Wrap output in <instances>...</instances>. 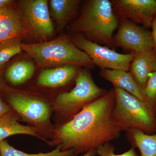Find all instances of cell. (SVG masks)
<instances>
[{
    "label": "cell",
    "instance_id": "52a82bcc",
    "mask_svg": "<svg viewBox=\"0 0 156 156\" xmlns=\"http://www.w3.org/2000/svg\"><path fill=\"white\" fill-rule=\"evenodd\" d=\"M79 49L84 51L92 59L95 66L101 69L122 70L129 72L135 54H122L108 47L87 40L80 34L70 38Z\"/></svg>",
    "mask_w": 156,
    "mask_h": 156
},
{
    "label": "cell",
    "instance_id": "83f0119b",
    "mask_svg": "<svg viewBox=\"0 0 156 156\" xmlns=\"http://www.w3.org/2000/svg\"><path fill=\"white\" fill-rule=\"evenodd\" d=\"M5 86V85L3 81L2 75L0 71V90H2Z\"/></svg>",
    "mask_w": 156,
    "mask_h": 156
},
{
    "label": "cell",
    "instance_id": "e0dca14e",
    "mask_svg": "<svg viewBox=\"0 0 156 156\" xmlns=\"http://www.w3.org/2000/svg\"><path fill=\"white\" fill-rule=\"evenodd\" d=\"M126 137L131 146L137 148L140 156H156V133L147 134L137 129L126 131Z\"/></svg>",
    "mask_w": 156,
    "mask_h": 156
},
{
    "label": "cell",
    "instance_id": "f1b7e54d",
    "mask_svg": "<svg viewBox=\"0 0 156 156\" xmlns=\"http://www.w3.org/2000/svg\"><path fill=\"white\" fill-rule=\"evenodd\" d=\"M154 112L155 115L156 117V104L153 107Z\"/></svg>",
    "mask_w": 156,
    "mask_h": 156
},
{
    "label": "cell",
    "instance_id": "4316f807",
    "mask_svg": "<svg viewBox=\"0 0 156 156\" xmlns=\"http://www.w3.org/2000/svg\"><path fill=\"white\" fill-rule=\"evenodd\" d=\"M97 155V152L95 151H90L83 154L82 156H95Z\"/></svg>",
    "mask_w": 156,
    "mask_h": 156
},
{
    "label": "cell",
    "instance_id": "ac0fdd59",
    "mask_svg": "<svg viewBox=\"0 0 156 156\" xmlns=\"http://www.w3.org/2000/svg\"><path fill=\"white\" fill-rule=\"evenodd\" d=\"M35 66L33 62L19 60L10 65L6 69L5 76L7 80L12 85L23 83L33 76Z\"/></svg>",
    "mask_w": 156,
    "mask_h": 156
},
{
    "label": "cell",
    "instance_id": "d6986e66",
    "mask_svg": "<svg viewBox=\"0 0 156 156\" xmlns=\"http://www.w3.org/2000/svg\"><path fill=\"white\" fill-rule=\"evenodd\" d=\"M71 151H62L58 147L50 152L28 154L16 149L5 140L0 143V156H71Z\"/></svg>",
    "mask_w": 156,
    "mask_h": 156
},
{
    "label": "cell",
    "instance_id": "4fadbf2b",
    "mask_svg": "<svg viewBox=\"0 0 156 156\" xmlns=\"http://www.w3.org/2000/svg\"><path fill=\"white\" fill-rule=\"evenodd\" d=\"M99 76L112 83L113 87L123 89L140 100L148 102L142 89L130 72L122 70L101 69Z\"/></svg>",
    "mask_w": 156,
    "mask_h": 156
},
{
    "label": "cell",
    "instance_id": "44dd1931",
    "mask_svg": "<svg viewBox=\"0 0 156 156\" xmlns=\"http://www.w3.org/2000/svg\"><path fill=\"white\" fill-rule=\"evenodd\" d=\"M142 92L149 103L153 108L156 104V71L150 76Z\"/></svg>",
    "mask_w": 156,
    "mask_h": 156
},
{
    "label": "cell",
    "instance_id": "2e32d148",
    "mask_svg": "<svg viewBox=\"0 0 156 156\" xmlns=\"http://www.w3.org/2000/svg\"><path fill=\"white\" fill-rule=\"evenodd\" d=\"M27 32L19 10L14 8L0 20V42L20 38Z\"/></svg>",
    "mask_w": 156,
    "mask_h": 156
},
{
    "label": "cell",
    "instance_id": "30bf717a",
    "mask_svg": "<svg viewBox=\"0 0 156 156\" xmlns=\"http://www.w3.org/2000/svg\"><path fill=\"white\" fill-rule=\"evenodd\" d=\"M113 11L119 20L127 19L151 28L156 17V0H112Z\"/></svg>",
    "mask_w": 156,
    "mask_h": 156
},
{
    "label": "cell",
    "instance_id": "484cf974",
    "mask_svg": "<svg viewBox=\"0 0 156 156\" xmlns=\"http://www.w3.org/2000/svg\"><path fill=\"white\" fill-rule=\"evenodd\" d=\"M13 3L14 2L11 0H0V9L12 5Z\"/></svg>",
    "mask_w": 156,
    "mask_h": 156
},
{
    "label": "cell",
    "instance_id": "7402d4cb",
    "mask_svg": "<svg viewBox=\"0 0 156 156\" xmlns=\"http://www.w3.org/2000/svg\"><path fill=\"white\" fill-rule=\"evenodd\" d=\"M135 148L131 146L129 150L124 153L117 154H115L114 146L109 142L107 143L97 150V155L98 156H138Z\"/></svg>",
    "mask_w": 156,
    "mask_h": 156
},
{
    "label": "cell",
    "instance_id": "3957f363",
    "mask_svg": "<svg viewBox=\"0 0 156 156\" xmlns=\"http://www.w3.org/2000/svg\"><path fill=\"white\" fill-rule=\"evenodd\" d=\"M108 91L96 85L87 69H80L73 89L58 94L52 101L56 126L70 121L85 107L105 95Z\"/></svg>",
    "mask_w": 156,
    "mask_h": 156
},
{
    "label": "cell",
    "instance_id": "d4e9b609",
    "mask_svg": "<svg viewBox=\"0 0 156 156\" xmlns=\"http://www.w3.org/2000/svg\"><path fill=\"white\" fill-rule=\"evenodd\" d=\"M151 28L152 29V37L153 41L154 49L156 51V17L153 21Z\"/></svg>",
    "mask_w": 156,
    "mask_h": 156
},
{
    "label": "cell",
    "instance_id": "cb8c5ba5",
    "mask_svg": "<svg viewBox=\"0 0 156 156\" xmlns=\"http://www.w3.org/2000/svg\"><path fill=\"white\" fill-rule=\"evenodd\" d=\"M14 8V6L12 5V4L10 5L1 8L0 9V20L4 18L6 15H8Z\"/></svg>",
    "mask_w": 156,
    "mask_h": 156
},
{
    "label": "cell",
    "instance_id": "9c48e42d",
    "mask_svg": "<svg viewBox=\"0 0 156 156\" xmlns=\"http://www.w3.org/2000/svg\"><path fill=\"white\" fill-rule=\"evenodd\" d=\"M113 44L115 48H121L134 54L154 48L151 31L127 19H119Z\"/></svg>",
    "mask_w": 156,
    "mask_h": 156
},
{
    "label": "cell",
    "instance_id": "9a60e30c",
    "mask_svg": "<svg viewBox=\"0 0 156 156\" xmlns=\"http://www.w3.org/2000/svg\"><path fill=\"white\" fill-rule=\"evenodd\" d=\"M80 1L50 0V13L56 22L58 30H62L77 12Z\"/></svg>",
    "mask_w": 156,
    "mask_h": 156
},
{
    "label": "cell",
    "instance_id": "ba28073f",
    "mask_svg": "<svg viewBox=\"0 0 156 156\" xmlns=\"http://www.w3.org/2000/svg\"><path fill=\"white\" fill-rule=\"evenodd\" d=\"M47 0H21L19 11L27 32L40 40L50 38L54 29Z\"/></svg>",
    "mask_w": 156,
    "mask_h": 156
},
{
    "label": "cell",
    "instance_id": "8992f818",
    "mask_svg": "<svg viewBox=\"0 0 156 156\" xmlns=\"http://www.w3.org/2000/svg\"><path fill=\"white\" fill-rule=\"evenodd\" d=\"M115 104L113 121L122 131L137 129L147 134L156 133V117L153 107L123 89L113 87Z\"/></svg>",
    "mask_w": 156,
    "mask_h": 156
},
{
    "label": "cell",
    "instance_id": "8fae6325",
    "mask_svg": "<svg viewBox=\"0 0 156 156\" xmlns=\"http://www.w3.org/2000/svg\"><path fill=\"white\" fill-rule=\"evenodd\" d=\"M80 66L66 65L42 71L38 78L37 83L40 87L57 88L64 87L76 78L80 69Z\"/></svg>",
    "mask_w": 156,
    "mask_h": 156
},
{
    "label": "cell",
    "instance_id": "603a6c76",
    "mask_svg": "<svg viewBox=\"0 0 156 156\" xmlns=\"http://www.w3.org/2000/svg\"><path fill=\"white\" fill-rule=\"evenodd\" d=\"M12 110L11 107L6 101L3 100L0 95V118L7 114Z\"/></svg>",
    "mask_w": 156,
    "mask_h": 156
},
{
    "label": "cell",
    "instance_id": "5b68a950",
    "mask_svg": "<svg viewBox=\"0 0 156 156\" xmlns=\"http://www.w3.org/2000/svg\"><path fill=\"white\" fill-rule=\"evenodd\" d=\"M0 92L20 119L37 129L45 139L52 138L55 128L51 122L52 102L39 96L13 90L6 85Z\"/></svg>",
    "mask_w": 156,
    "mask_h": 156
},
{
    "label": "cell",
    "instance_id": "277c9868",
    "mask_svg": "<svg viewBox=\"0 0 156 156\" xmlns=\"http://www.w3.org/2000/svg\"><path fill=\"white\" fill-rule=\"evenodd\" d=\"M21 48L41 67L61 65H75L90 69L95 67L87 53L78 48L66 36L35 44L22 43Z\"/></svg>",
    "mask_w": 156,
    "mask_h": 156
},
{
    "label": "cell",
    "instance_id": "5bb4252c",
    "mask_svg": "<svg viewBox=\"0 0 156 156\" xmlns=\"http://www.w3.org/2000/svg\"><path fill=\"white\" fill-rule=\"evenodd\" d=\"M20 119L13 110L0 118V143L12 135L26 134L35 136L48 143V140L44 138L36 128L20 124Z\"/></svg>",
    "mask_w": 156,
    "mask_h": 156
},
{
    "label": "cell",
    "instance_id": "7a4b0ae2",
    "mask_svg": "<svg viewBox=\"0 0 156 156\" xmlns=\"http://www.w3.org/2000/svg\"><path fill=\"white\" fill-rule=\"evenodd\" d=\"M119 20L115 15L111 1H87L80 16L68 25L73 33L85 34L92 41L114 49V33L118 29Z\"/></svg>",
    "mask_w": 156,
    "mask_h": 156
},
{
    "label": "cell",
    "instance_id": "6da1fadb",
    "mask_svg": "<svg viewBox=\"0 0 156 156\" xmlns=\"http://www.w3.org/2000/svg\"><path fill=\"white\" fill-rule=\"evenodd\" d=\"M115 104L113 88L93 101L69 121L55 126L48 145L62 151H71V156H77L97 150L119 138L121 129L115 124L112 113Z\"/></svg>",
    "mask_w": 156,
    "mask_h": 156
},
{
    "label": "cell",
    "instance_id": "ffe728a7",
    "mask_svg": "<svg viewBox=\"0 0 156 156\" xmlns=\"http://www.w3.org/2000/svg\"><path fill=\"white\" fill-rule=\"evenodd\" d=\"M21 44L20 38L0 42V70L11 58L21 52Z\"/></svg>",
    "mask_w": 156,
    "mask_h": 156
},
{
    "label": "cell",
    "instance_id": "7c38bea8",
    "mask_svg": "<svg viewBox=\"0 0 156 156\" xmlns=\"http://www.w3.org/2000/svg\"><path fill=\"white\" fill-rule=\"evenodd\" d=\"M156 71V51L149 49L134 55L129 72L142 90L151 74Z\"/></svg>",
    "mask_w": 156,
    "mask_h": 156
}]
</instances>
